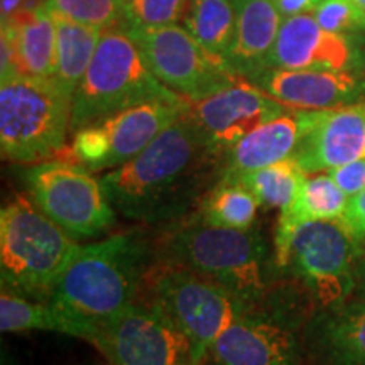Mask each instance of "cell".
I'll return each instance as SVG.
<instances>
[{
    "mask_svg": "<svg viewBox=\"0 0 365 365\" xmlns=\"http://www.w3.org/2000/svg\"><path fill=\"white\" fill-rule=\"evenodd\" d=\"M259 208L257 198L244 182L222 178L198 207V220L213 227L249 228L254 227Z\"/></svg>",
    "mask_w": 365,
    "mask_h": 365,
    "instance_id": "484cf974",
    "label": "cell"
},
{
    "mask_svg": "<svg viewBox=\"0 0 365 365\" xmlns=\"http://www.w3.org/2000/svg\"><path fill=\"white\" fill-rule=\"evenodd\" d=\"M80 244L44 215L33 200L12 196L0 210L2 289L49 299Z\"/></svg>",
    "mask_w": 365,
    "mask_h": 365,
    "instance_id": "277c9868",
    "label": "cell"
},
{
    "mask_svg": "<svg viewBox=\"0 0 365 365\" xmlns=\"http://www.w3.org/2000/svg\"><path fill=\"white\" fill-rule=\"evenodd\" d=\"M46 6L59 16L102 31L124 26L120 0H46Z\"/></svg>",
    "mask_w": 365,
    "mask_h": 365,
    "instance_id": "83f0119b",
    "label": "cell"
},
{
    "mask_svg": "<svg viewBox=\"0 0 365 365\" xmlns=\"http://www.w3.org/2000/svg\"><path fill=\"white\" fill-rule=\"evenodd\" d=\"M161 261L180 264L217 282L237 298L264 308L271 291L266 237L255 227L225 228L193 220L168 230L159 242Z\"/></svg>",
    "mask_w": 365,
    "mask_h": 365,
    "instance_id": "3957f363",
    "label": "cell"
},
{
    "mask_svg": "<svg viewBox=\"0 0 365 365\" xmlns=\"http://www.w3.org/2000/svg\"><path fill=\"white\" fill-rule=\"evenodd\" d=\"M143 291L145 301L161 309L190 340L191 364H203L222 331L255 308L202 274L161 259L149 269Z\"/></svg>",
    "mask_w": 365,
    "mask_h": 365,
    "instance_id": "52a82bcc",
    "label": "cell"
},
{
    "mask_svg": "<svg viewBox=\"0 0 365 365\" xmlns=\"http://www.w3.org/2000/svg\"><path fill=\"white\" fill-rule=\"evenodd\" d=\"M93 344L110 365H188L191 344L154 304L135 301L95 331Z\"/></svg>",
    "mask_w": 365,
    "mask_h": 365,
    "instance_id": "7c38bea8",
    "label": "cell"
},
{
    "mask_svg": "<svg viewBox=\"0 0 365 365\" xmlns=\"http://www.w3.org/2000/svg\"><path fill=\"white\" fill-rule=\"evenodd\" d=\"M272 2L282 17H291L313 12L322 0H272Z\"/></svg>",
    "mask_w": 365,
    "mask_h": 365,
    "instance_id": "836d02e7",
    "label": "cell"
},
{
    "mask_svg": "<svg viewBox=\"0 0 365 365\" xmlns=\"http://www.w3.org/2000/svg\"><path fill=\"white\" fill-rule=\"evenodd\" d=\"M222 178L244 182L257 198L261 208L279 210L281 212L282 208L293 202L307 175L294 161V158H287L279 163L271 164V166L244 173V175Z\"/></svg>",
    "mask_w": 365,
    "mask_h": 365,
    "instance_id": "4316f807",
    "label": "cell"
},
{
    "mask_svg": "<svg viewBox=\"0 0 365 365\" xmlns=\"http://www.w3.org/2000/svg\"><path fill=\"white\" fill-rule=\"evenodd\" d=\"M222 175L223 156L208 144L186 107L139 156L105 173L102 182L118 215L159 225L190 215Z\"/></svg>",
    "mask_w": 365,
    "mask_h": 365,
    "instance_id": "6da1fadb",
    "label": "cell"
},
{
    "mask_svg": "<svg viewBox=\"0 0 365 365\" xmlns=\"http://www.w3.org/2000/svg\"><path fill=\"white\" fill-rule=\"evenodd\" d=\"M31 200L75 240L97 239L115 225L102 178L66 156L31 164L24 173Z\"/></svg>",
    "mask_w": 365,
    "mask_h": 365,
    "instance_id": "ba28073f",
    "label": "cell"
},
{
    "mask_svg": "<svg viewBox=\"0 0 365 365\" xmlns=\"http://www.w3.org/2000/svg\"><path fill=\"white\" fill-rule=\"evenodd\" d=\"M188 100L154 98L73 132L65 156L93 173L112 171L139 156L164 129L175 124Z\"/></svg>",
    "mask_w": 365,
    "mask_h": 365,
    "instance_id": "9c48e42d",
    "label": "cell"
},
{
    "mask_svg": "<svg viewBox=\"0 0 365 365\" xmlns=\"http://www.w3.org/2000/svg\"><path fill=\"white\" fill-rule=\"evenodd\" d=\"M349 196L340 190L328 173L307 175L294 200L279 212L274 234V262L284 269L291 239L301 225L318 220H340Z\"/></svg>",
    "mask_w": 365,
    "mask_h": 365,
    "instance_id": "ffe728a7",
    "label": "cell"
},
{
    "mask_svg": "<svg viewBox=\"0 0 365 365\" xmlns=\"http://www.w3.org/2000/svg\"><path fill=\"white\" fill-rule=\"evenodd\" d=\"M360 244H365V190L349 196L344 217L340 218Z\"/></svg>",
    "mask_w": 365,
    "mask_h": 365,
    "instance_id": "d6a6232c",
    "label": "cell"
},
{
    "mask_svg": "<svg viewBox=\"0 0 365 365\" xmlns=\"http://www.w3.org/2000/svg\"><path fill=\"white\" fill-rule=\"evenodd\" d=\"M73 95L56 78L12 76L0 86V149L6 161L38 164L66 149Z\"/></svg>",
    "mask_w": 365,
    "mask_h": 365,
    "instance_id": "5b68a950",
    "label": "cell"
},
{
    "mask_svg": "<svg viewBox=\"0 0 365 365\" xmlns=\"http://www.w3.org/2000/svg\"><path fill=\"white\" fill-rule=\"evenodd\" d=\"M0 75H2V80L21 75L16 36L7 22H2V31H0Z\"/></svg>",
    "mask_w": 365,
    "mask_h": 365,
    "instance_id": "1f68e13d",
    "label": "cell"
},
{
    "mask_svg": "<svg viewBox=\"0 0 365 365\" xmlns=\"http://www.w3.org/2000/svg\"><path fill=\"white\" fill-rule=\"evenodd\" d=\"M346 196H354L365 190V159L344 164L327 171Z\"/></svg>",
    "mask_w": 365,
    "mask_h": 365,
    "instance_id": "4dcf8cb0",
    "label": "cell"
},
{
    "mask_svg": "<svg viewBox=\"0 0 365 365\" xmlns=\"http://www.w3.org/2000/svg\"><path fill=\"white\" fill-rule=\"evenodd\" d=\"M355 298L365 299V247L359 255L357 269H355Z\"/></svg>",
    "mask_w": 365,
    "mask_h": 365,
    "instance_id": "e575fe53",
    "label": "cell"
},
{
    "mask_svg": "<svg viewBox=\"0 0 365 365\" xmlns=\"http://www.w3.org/2000/svg\"><path fill=\"white\" fill-rule=\"evenodd\" d=\"M182 21L208 51L227 58L237 29L235 0H190Z\"/></svg>",
    "mask_w": 365,
    "mask_h": 365,
    "instance_id": "d4e9b609",
    "label": "cell"
},
{
    "mask_svg": "<svg viewBox=\"0 0 365 365\" xmlns=\"http://www.w3.org/2000/svg\"><path fill=\"white\" fill-rule=\"evenodd\" d=\"M235 38L225 59L237 75L250 80L266 68L284 17L272 0H235Z\"/></svg>",
    "mask_w": 365,
    "mask_h": 365,
    "instance_id": "44dd1931",
    "label": "cell"
},
{
    "mask_svg": "<svg viewBox=\"0 0 365 365\" xmlns=\"http://www.w3.org/2000/svg\"><path fill=\"white\" fill-rule=\"evenodd\" d=\"M156 78L124 27L105 29L88 70L73 95L71 134L154 98H178Z\"/></svg>",
    "mask_w": 365,
    "mask_h": 365,
    "instance_id": "8992f818",
    "label": "cell"
},
{
    "mask_svg": "<svg viewBox=\"0 0 365 365\" xmlns=\"http://www.w3.org/2000/svg\"><path fill=\"white\" fill-rule=\"evenodd\" d=\"M304 175L365 159V102L308 110V124L293 154Z\"/></svg>",
    "mask_w": 365,
    "mask_h": 365,
    "instance_id": "2e32d148",
    "label": "cell"
},
{
    "mask_svg": "<svg viewBox=\"0 0 365 365\" xmlns=\"http://www.w3.org/2000/svg\"><path fill=\"white\" fill-rule=\"evenodd\" d=\"M22 4H24V0H0V17H2V22L16 16L22 9Z\"/></svg>",
    "mask_w": 365,
    "mask_h": 365,
    "instance_id": "d590c367",
    "label": "cell"
},
{
    "mask_svg": "<svg viewBox=\"0 0 365 365\" xmlns=\"http://www.w3.org/2000/svg\"><path fill=\"white\" fill-rule=\"evenodd\" d=\"M362 244L341 220L301 225L291 239L286 267L318 308L339 307L355 293V269Z\"/></svg>",
    "mask_w": 365,
    "mask_h": 365,
    "instance_id": "30bf717a",
    "label": "cell"
},
{
    "mask_svg": "<svg viewBox=\"0 0 365 365\" xmlns=\"http://www.w3.org/2000/svg\"><path fill=\"white\" fill-rule=\"evenodd\" d=\"M307 124L308 110L298 108H287L284 113L271 118L223 156L222 176H239L293 158Z\"/></svg>",
    "mask_w": 365,
    "mask_h": 365,
    "instance_id": "d6986e66",
    "label": "cell"
},
{
    "mask_svg": "<svg viewBox=\"0 0 365 365\" xmlns=\"http://www.w3.org/2000/svg\"><path fill=\"white\" fill-rule=\"evenodd\" d=\"M304 345L289 318L252 308L210 346L207 365H301Z\"/></svg>",
    "mask_w": 365,
    "mask_h": 365,
    "instance_id": "4fadbf2b",
    "label": "cell"
},
{
    "mask_svg": "<svg viewBox=\"0 0 365 365\" xmlns=\"http://www.w3.org/2000/svg\"><path fill=\"white\" fill-rule=\"evenodd\" d=\"M122 27L156 78L182 98L200 100L242 78L225 58L208 51L186 27Z\"/></svg>",
    "mask_w": 365,
    "mask_h": 365,
    "instance_id": "8fae6325",
    "label": "cell"
},
{
    "mask_svg": "<svg viewBox=\"0 0 365 365\" xmlns=\"http://www.w3.org/2000/svg\"><path fill=\"white\" fill-rule=\"evenodd\" d=\"M354 2H355V4H359L360 7H364V9H365V0H354Z\"/></svg>",
    "mask_w": 365,
    "mask_h": 365,
    "instance_id": "8d00e7d4",
    "label": "cell"
},
{
    "mask_svg": "<svg viewBox=\"0 0 365 365\" xmlns=\"http://www.w3.org/2000/svg\"><path fill=\"white\" fill-rule=\"evenodd\" d=\"M304 349L317 365H365V299L318 309L304 328Z\"/></svg>",
    "mask_w": 365,
    "mask_h": 365,
    "instance_id": "ac0fdd59",
    "label": "cell"
},
{
    "mask_svg": "<svg viewBox=\"0 0 365 365\" xmlns=\"http://www.w3.org/2000/svg\"><path fill=\"white\" fill-rule=\"evenodd\" d=\"M188 365H207V364H188Z\"/></svg>",
    "mask_w": 365,
    "mask_h": 365,
    "instance_id": "74e56055",
    "label": "cell"
},
{
    "mask_svg": "<svg viewBox=\"0 0 365 365\" xmlns=\"http://www.w3.org/2000/svg\"><path fill=\"white\" fill-rule=\"evenodd\" d=\"M249 81L298 110H328L365 102V71L264 68Z\"/></svg>",
    "mask_w": 365,
    "mask_h": 365,
    "instance_id": "e0dca14e",
    "label": "cell"
},
{
    "mask_svg": "<svg viewBox=\"0 0 365 365\" xmlns=\"http://www.w3.org/2000/svg\"><path fill=\"white\" fill-rule=\"evenodd\" d=\"M6 22L16 36L21 75L54 78L58 31L51 9L46 6L38 11H19Z\"/></svg>",
    "mask_w": 365,
    "mask_h": 365,
    "instance_id": "7402d4cb",
    "label": "cell"
},
{
    "mask_svg": "<svg viewBox=\"0 0 365 365\" xmlns=\"http://www.w3.org/2000/svg\"><path fill=\"white\" fill-rule=\"evenodd\" d=\"M154 262L156 249L137 228L80 245L48 301L91 341L100 325L135 303Z\"/></svg>",
    "mask_w": 365,
    "mask_h": 365,
    "instance_id": "7a4b0ae2",
    "label": "cell"
},
{
    "mask_svg": "<svg viewBox=\"0 0 365 365\" xmlns=\"http://www.w3.org/2000/svg\"><path fill=\"white\" fill-rule=\"evenodd\" d=\"M359 41V36L323 29L309 14L284 17L266 68L365 71V49Z\"/></svg>",
    "mask_w": 365,
    "mask_h": 365,
    "instance_id": "9a60e30c",
    "label": "cell"
},
{
    "mask_svg": "<svg viewBox=\"0 0 365 365\" xmlns=\"http://www.w3.org/2000/svg\"><path fill=\"white\" fill-rule=\"evenodd\" d=\"M287 105L240 78L200 100H188V113L208 144L225 156L245 135L271 118L284 113Z\"/></svg>",
    "mask_w": 365,
    "mask_h": 365,
    "instance_id": "5bb4252c",
    "label": "cell"
},
{
    "mask_svg": "<svg viewBox=\"0 0 365 365\" xmlns=\"http://www.w3.org/2000/svg\"><path fill=\"white\" fill-rule=\"evenodd\" d=\"M0 328L6 333L43 330L83 339L81 328L53 308L49 301H29L27 296L9 289H2L0 294Z\"/></svg>",
    "mask_w": 365,
    "mask_h": 365,
    "instance_id": "cb8c5ba5",
    "label": "cell"
},
{
    "mask_svg": "<svg viewBox=\"0 0 365 365\" xmlns=\"http://www.w3.org/2000/svg\"><path fill=\"white\" fill-rule=\"evenodd\" d=\"M58 31L56 46V78L65 88L75 95L80 81L88 70L98 41L103 31L98 27L80 24L54 12Z\"/></svg>",
    "mask_w": 365,
    "mask_h": 365,
    "instance_id": "603a6c76",
    "label": "cell"
},
{
    "mask_svg": "<svg viewBox=\"0 0 365 365\" xmlns=\"http://www.w3.org/2000/svg\"><path fill=\"white\" fill-rule=\"evenodd\" d=\"M190 0H120L124 26L164 27L185 19Z\"/></svg>",
    "mask_w": 365,
    "mask_h": 365,
    "instance_id": "f1b7e54d",
    "label": "cell"
},
{
    "mask_svg": "<svg viewBox=\"0 0 365 365\" xmlns=\"http://www.w3.org/2000/svg\"><path fill=\"white\" fill-rule=\"evenodd\" d=\"M313 17L323 29L331 33L365 34V9L354 0H322L313 11Z\"/></svg>",
    "mask_w": 365,
    "mask_h": 365,
    "instance_id": "f546056e",
    "label": "cell"
}]
</instances>
